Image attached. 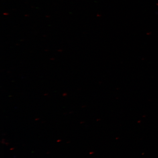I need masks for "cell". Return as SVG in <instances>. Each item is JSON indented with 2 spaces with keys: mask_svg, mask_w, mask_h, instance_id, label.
<instances>
[]
</instances>
